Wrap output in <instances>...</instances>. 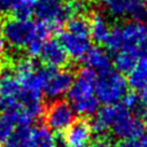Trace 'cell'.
<instances>
[{"mask_svg":"<svg viewBox=\"0 0 147 147\" xmlns=\"http://www.w3.org/2000/svg\"><path fill=\"white\" fill-rule=\"evenodd\" d=\"M95 78V71L87 67L83 68L67 92L70 106L80 116H92L99 108V101L94 94Z\"/></svg>","mask_w":147,"mask_h":147,"instance_id":"obj_1","label":"cell"},{"mask_svg":"<svg viewBox=\"0 0 147 147\" xmlns=\"http://www.w3.org/2000/svg\"><path fill=\"white\" fill-rule=\"evenodd\" d=\"M127 92V83L123 74L117 70L107 69L96 76L94 82V94L99 102L114 105L122 101Z\"/></svg>","mask_w":147,"mask_h":147,"instance_id":"obj_2","label":"cell"},{"mask_svg":"<svg viewBox=\"0 0 147 147\" xmlns=\"http://www.w3.org/2000/svg\"><path fill=\"white\" fill-rule=\"evenodd\" d=\"M2 36L10 47L24 48L28 42L38 37L37 23L30 20H8L2 26Z\"/></svg>","mask_w":147,"mask_h":147,"instance_id":"obj_3","label":"cell"},{"mask_svg":"<svg viewBox=\"0 0 147 147\" xmlns=\"http://www.w3.org/2000/svg\"><path fill=\"white\" fill-rule=\"evenodd\" d=\"M109 129L115 137L122 140H134L144 133L142 122L123 105H118L117 114Z\"/></svg>","mask_w":147,"mask_h":147,"instance_id":"obj_4","label":"cell"},{"mask_svg":"<svg viewBox=\"0 0 147 147\" xmlns=\"http://www.w3.org/2000/svg\"><path fill=\"white\" fill-rule=\"evenodd\" d=\"M34 15L39 21L51 24L54 29L71 17L68 3L63 0H36Z\"/></svg>","mask_w":147,"mask_h":147,"instance_id":"obj_5","label":"cell"},{"mask_svg":"<svg viewBox=\"0 0 147 147\" xmlns=\"http://www.w3.org/2000/svg\"><path fill=\"white\" fill-rule=\"evenodd\" d=\"M75 121L72 107L63 100H56L45 111V123L49 130L55 132L65 131Z\"/></svg>","mask_w":147,"mask_h":147,"instance_id":"obj_6","label":"cell"},{"mask_svg":"<svg viewBox=\"0 0 147 147\" xmlns=\"http://www.w3.org/2000/svg\"><path fill=\"white\" fill-rule=\"evenodd\" d=\"M72 80H74V75L70 70L68 69L56 70L55 68H53L42 87L45 96L52 100L62 96L68 92L69 87L72 84Z\"/></svg>","mask_w":147,"mask_h":147,"instance_id":"obj_7","label":"cell"},{"mask_svg":"<svg viewBox=\"0 0 147 147\" xmlns=\"http://www.w3.org/2000/svg\"><path fill=\"white\" fill-rule=\"evenodd\" d=\"M121 34V49H126L136 53L140 44L147 38V26L137 20H131L119 25Z\"/></svg>","mask_w":147,"mask_h":147,"instance_id":"obj_8","label":"cell"},{"mask_svg":"<svg viewBox=\"0 0 147 147\" xmlns=\"http://www.w3.org/2000/svg\"><path fill=\"white\" fill-rule=\"evenodd\" d=\"M22 87L15 75L5 70L0 75V110L6 113L17 102Z\"/></svg>","mask_w":147,"mask_h":147,"instance_id":"obj_9","label":"cell"},{"mask_svg":"<svg viewBox=\"0 0 147 147\" xmlns=\"http://www.w3.org/2000/svg\"><path fill=\"white\" fill-rule=\"evenodd\" d=\"M59 42L64 48L68 56L74 60H80L84 57L87 49L91 47L90 37H82L65 31L59 33Z\"/></svg>","mask_w":147,"mask_h":147,"instance_id":"obj_10","label":"cell"},{"mask_svg":"<svg viewBox=\"0 0 147 147\" xmlns=\"http://www.w3.org/2000/svg\"><path fill=\"white\" fill-rule=\"evenodd\" d=\"M91 125L84 119H78L74 121L65 130L63 141L65 147H87L91 141Z\"/></svg>","mask_w":147,"mask_h":147,"instance_id":"obj_11","label":"cell"},{"mask_svg":"<svg viewBox=\"0 0 147 147\" xmlns=\"http://www.w3.org/2000/svg\"><path fill=\"white\" fill-rule=\"evenodd\" d=\"M39 56L47 67L52 68L62 67L68 61V55L64 48L59 42V40L55 39H48L42 42Z\"/></svg>","mask_w":147,"mask_h":147,"instance_id":"obj_12","label":"cell"},{"mask_svg":"<svg viewBox=\"0 0 147 147\" xmlns=\"http://www.w3.org/2000/svg\"><path fill=\"white\" fill-rule=\"evenodd\" d=\"M118 110V105H105V107L96 110L91 125L92 131L96 132L98 134H102L107 130H109L116 114Z\"/></svg>","mask_w":147,"mask_h":147,"instance_id":"obj_13","label":"cell"},{"mask_svg":"<svg viewBox=\"0 0 147 147\" xmlns=\"http://www.w3.org/2000/svg\"><path fill=\"white\" fill-rule=\"evenodd\" d=\"M87 68L93 71L102 72L107 69H110V59L107 52H105L101 47H90L83 57Z\"/></svg>","mask_w":147,"mask_h":147,"instance_id":"obj_14","label":"cell"},{"mask_svg":"<svg viewBox=\"0 0 147 147\" xmlns=\"http://www.w3.org/2000/svg\"><path fill=\"white\" fill-rule=\"evenodd\" d=\"M88 23H90V37L96 42H105L110 31L109 21L106 17V15H103L100 11H95L91 15Z\"/></svg>","mask_w":147,"mask_h":147,"instance_id":"obj_15","label":"cell"},{"mask_svg":"<svg viewBox=\"0 0 147 147\" xmlns=\"http://www.w3.org/2000/svg\"><path fill=\"white\" fill-rule=\"evenodd\" d=\"M127 85L133 90H141L147 84V61L140 60L127 72Z\"/></svg>","mask_w":147,"mask_h":147,"instance_id":"obj_16","label":"cell"},{"mask_svg":"<svg viewBox=\"0 0 147 147\" xmlns=\"http://www.w3.org/2000/svg\"><path fill=\"white\" fill-rule=\"evenodd\" d=\"M30 147H56V139L48 127L39 125L31 129Z\"/></svg>","mask_w":147,"mask_h":147,"instance_id":"obj_17","label":"cell"},{"mask_svg":"<svg viewBox=\"0 0 147 147\" xmlns=\"http://www.w3.org/2000/svg\"><path fill=\"white\" fill-rule=\"evenodd\" d=\"M31 129L29 125H17L6 139V147H30Z\"/></svg>","mask_w":147,"mask_h":147,"instance_id":"obj_18","label":"cell"},{"mask_svg":"<svg viewBox=\"0 0 147 147\" xmlns=\"http://www.w3.org/2000/svg\"><path fill=\"white\" fill-rule=\"evenodd\" d=\"M137 60H138V57H137L136 53L126 51V49H121V51L116 52V54L114 55L113 63H114L115 69L118 72L127 74L134 67V64L138 62Z\"/></svg>","mask_w":147,"mask_h":147,"instance_id":"obj_19","label":"cell"},{"mask_svg":"<svg viewBox=\"0 0 147 147\" xmlns=\"http://www.w3.org/2000/svg\"><path fill=\"white\" fill-rule=\"evenodd\" d=\"M65 30L70 33L82 36V37H90V23L88 20L85 18L83 15H76L67 20Z\"/></svg>","mask_w":147,"mask_h":147,"instance_id":"obj_20","label":"cell"},{"mask_svg":"<svg viewBox=\"0 0 147 147\" xmlns=\"http://www.w3.org/2000/svg\"><path fill=\"white\" fill-rule=\"evenodd\" d=\"M34 5L36 0H14L10 11L14 18L29 20L34 13Z\"/></svg>","mask_w":147,"mask_h":147,"instance_id":"obj_21","label":"cell"},{"mask_svg":"<svg viewBox=\"0 0 147 147\" xmlns=\"http://www.w3.org/2000/svg\"><path fill=\"white\" fill-rule=\"evenodd\" d=\"M103 8L108 14L115 17L127 15L129 0H101Z\"/></svg>","mask_w":147,"mask_h":147,"instance_id":"obj_22","label":"cell"},{"mask_svg":"<svg viewBox=\"0 0 147 147\" xmlns=\"http://www.w3.org/2000/svg\"><path fill=\"white\" fill-rule=\"evenodd\" d=\"M127 15L133 20L141 21L147 17L146 11V0H129L127 5Z\"/></svg>","mask_w":147,"mask_h":147,"instance_id":"obj_23","label":"cell"},{"mask_svg":"<svg viewBox=\"0 0 147 147\" xmlns=\"http://www.w3.org/2000/svg\"><path fill=\"white\" fill-rule=\"evenodd\" d=\"M106 45V47L111 51V52H118L122 48V44H121V34H119V25H115L113 28H110V31L103 42Z\"/></svg>","mask_w":147,"mask_h":147,"instance_id":"obj_24","label":"cell"},{"mask_svg":"<svg viewBox=\"0 0 147 147\" xmlns=\"http://www.w3.org/2000/svg\"><path fill=\"white\" fill-rule=\"evenodd\" d=\"M122 105L130 111L134 113L137 111L138 109H140L141 107V101H140V98L139 95H137L136 93H132V92H126L122 99Z\"/></svg>","mask_w":147,"mask_h":147,"instance_id":"obj_25","label":"cell"},{"mask_svg":"<svg viewBox=\"0 0 147 147\" xmlns=\"http://www.w3.org/2000/svg\"><path fill=\"white\" fill-rule=\"evenodd\" d=\"M13 129H14L13 122L8 117H6L5 115L0 116V142L6 141V139L11 133Z\"/></svg>","mask_w":147,"mask_h":147,"instance_id":"obj_26","label":"cell"},{"mask_svg":"<svg viewBox=\"0 0 147 147\" xmlns=\"http://www.w3.org/2000/svg\"><path fill=\"white\" fill-rule=\"evenodd\" d=\"M42 42H44V40H42V39H40V38H38V37L33 38L30 42H28V45L24 47V48L26 49L28 55H30V56H32V57L38 56V55H39V53H40V49H41Z\"/></svg>","mask_w":147,"mask_h":147,"instance_id":"obj_27","label":"cell"},{"mask_svg":"<svg viewBox=\"0 0 147 147\" xmlns=\"http://www.w3.org/2000/svg\"><path fill=\"white\" fill-rule=\"evenodd\" d=\"M87 147H113V141H111L110 138L101 134L100 137H98L94 140L90 141Z\"/></svg>","mask_w":147,"mask_h":147,"instance_id":"obj_28","label":"cell"},{"mask_svg":"<svg viewBox=\"0 0 147 147\" xmlns=\"http://www.w3.org/2000/svg\"><path fill=\"white\" fill-rule=\"evenodd\" d=\"M136 55L139 60H144L147 61V38L140 44V46L137 48Z\"/></svg>","mask_w":147,"mask_h":147,"instance_id":"obj_29","label":"cell"},{"mask_svg":"<svg viewBox=\"0 0 147 147\" xmlns=\"http://www.w3.org/2000/svg\"><path fill=\"white\" fill-rule=\"evenodd\" d=\"M14 0H0V16L6 15L11 10Z\"/></svg>","mask_w":147,"mask_h":147,"instance_id":"obj_30","label":"cell"},{"mask_svg":"<svg viewBox=\"0 0 147 147\" xmlns=\"http://www.w3.org/2000/svg\"><path fill=\"white\" fill-rule=\"evenodd\" d=\"M115 147H139V146L133 140H122Z\"/></svg>","mask_w":147,"mask_h":147,"instance_id":"obj_31","label":"cell"},{"mask_svg":"<svg viewBox=\"0 0 147 147\" xmlns=\"http://www.w3.org/2000/svg\"><path fill=\"white\" fill-rule=\"evenodd\" d=\"M140 91V94H139V98H140V101L142 105H146L147 106V84L141 88L139 90Z\"/></svg>","mask_w":147,"mask_h":147,"instance_id":"obj_32","label":"cell"},{"mask_svg":"<svg viewBox=\"0 0 147 147\" xmlns=\"http://www.w3.org/2000/svg\"><path fill=\"white\" fill-rule=\"evenodd\" d=\"M139 144L138 146L139 147H147V132L146 133H142L140 137H139Z\"/></svg>","mask_w":147,"mask_h":147,"instance_id":"obj_33","label":"cell"},{"mask_svg":"<svg viewBox=\"0 0 147 147\" xmlns=\"http://www.w3.org/2000/svg\"><path fill=\"white\" fill-rule=\"evenodd\" d=\"M142 124H144V126L147 127V108L142 111Z\"/></svg>","mask_w":147,"mask_h":147,"instance_id":"obj_34","label":"cell"},{"mask_svg":"<svg viewBox=\"0 0 147 147\" xmlns=\"http://www.w3.org/2000/svg\"><path fill=\"white\" fill-rule=\"evenodd\" d=\"M3 52H5V42H3V41L0 39V59L2 57Z\"/></svg>","mask_w":147,"mask_h":147,"instance_id":"obj_35","label":"cell"},{"mask_svg":"<svg viewBox=\"0 0 147 147\" xmlns=\"http://www.w3.org/2000/svg\"><path fill=\"white\" fill-rule=\"evenodd\" d=\"M2 26H3V24H2V21L0 20V39H1V36H2Z\"/></svg>","mask_w":147,"mask_h":147,"instance_id":"obj_36","label":"cell"},{"mask_svg":"<svg viewBox=\"0 0 147 147\" xmlns=\"http://www.w3.org/2000/svg\"><path fill=\"white\" fill-rule=\"evenodd\" d=\"M0 147H3V146H2V145H0Z\"/></svg>","mask_w":147,"mask_h":147,"instance_id":"obj_37","label":"cell"},{"mask_svg":"<svg viewBox=\"0 0 147 147\" xmlns=\"http://www.w3.org/2000/svg\"><path fill=\"white\" fill-rule=\"evenodd\" d=\"M68 1H70V0H68Z\"/></svg>","mask_w":147,"mask_h":147,"instance_id":"obj_38","label":"cell"}]
</instances>
